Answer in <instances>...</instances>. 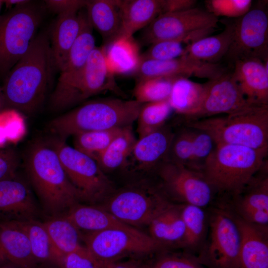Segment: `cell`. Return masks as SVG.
I'll list each match as a JSON object with an SVG mask.
<instances>
[{"instance_id": "6da1fadb", "label": "cell", "mask_w": 268, "mask_h": 268, "mask_svg": "<svg viewBox=\"0 0 268 268\" xmlns=\"http://www.w3.org/2000/svg\"><path fill=\"white\" fill-rule=\"evenodd\" d=\"M56 69L48 35L36 36L25 54L4 77L7 107L30 115L43 103Z\"/></svg>"}, {"instance_id": "7a4b0ae2", "label": "cell", "mask_w": 268, "mask_h": 268, "mask_svg": "<svg viewBox=\"0 0 268 268\" xmlns=\"http://www.w3.org/2000/svg\"><path fill=\"white\" fill-rule=\"evenodd\" d=\"M25 162L30 182L49 212L54 214L69 209L82 200L50 144H34Z\"/></svg>"}, {"instance_id": "3957f363", "label": "cell", "mask_w": 268, "mask_h": 268, "mask_svg": "<svg viewBox=\"0 0 268 268\" xmlns=\"http://www.w3.org/2000/svg\"><path fill=\"white\" fill-rule=\"evenodd\" d=\"M183 125L205 132L215 144L268 150V104L249 101L234 113L184 120Z\"/></svg>"}, {"instance_id": "277c9868", "label": "cell", "mask_w": 268, "mask_h": 268, "mask_svg": "<svg viewBox=\"0 0 268 268\" xmlns=\"http://www.w3.org/2000/svg\"><path fill=\"white\" fill-rule=\"evenodd\" d=\"M268 150L215 144L201 171L214 192L239 195L268 161Z\"/></svg>"}, {"instance_id": "5b68a950", "label": "cell", "mask_w": 268, "mask_h": 268, "mask_svg": "<svg viewBox=\"0 0 268 268\" xmlns=\"http://www.w3.org/2000/svg\"><path fill=\"white\" fill-rule=\"evenodd\" d=\"M141 105L135 100H92L54 119L49 127L57 138L66 140L79 133L132 126Z\"/></svg>"}, {"instance_id": "8992f818", "label": "cell", "mask_w": 268, "mask_h": 268, "mask_svg": "<svg viewBox=\"0 0 268 268\" xmlns=\"http://www.w3.org/2000/svg\"><path fill=\"white\" fill-rule=\"evenodd\" d=\"M42 18V10L31 1L0 15V76L4 77L27 51Z\"/></svg>"}, {"instance_id": "52a82bcc", "label": "cell", "mask_w": 268, "mask_h": 268, "mask_svg": "<svg viewBox=\"0 0 268 268\" xmlns=\"http://www.w3.org/2000/svg\"><path fill=\"white\" fill-rule=\"evenodd\" d=\"M218 17L207 10L191 9L159 14L144 28L141 39L151 45L164 40H181L188 45L207 36L217 27Z\"/></svg>"}, {"instance_id": "ba28073f", "label": "cell", "mask_w": 268, "mask_h": 268, "mask_svg": "<svg viewBox=\"0 0 268 268\" xmlns=\"http://www.w3.org/2000/svg\"><path fill=\"white\" fill-rule=\"evenodd\" d=\"M50 144L82 200L95 202L109 196L112 183L92 157L56 138Z\"/></svg>"}, {"instance_id": "9c48e42d", "label": "cell", "mask_w": 268, "mask_h": 268, "mask_svg": "<svg viewBox=\"0 0 268 268\" xmlns=\"http://www.w3.org/2000/svg\"><path fill=\"white\" fill-rule=\"evenodd\" d=\"M207 245L198 260L207 268H239L241 234L235 215L224 208L212 211Z\"/></svg>"}, {"instance_id": "30bf717a", "label": "cell", "mask_w": 268, "mask_h": 268, "mask_svg": "<svg viewBox=\"0 0 268 268\" xmlns=\"http://www.w3.org/2000/svg\"><path fill=\"white\" fill-rule=\"evenodd\" d=\"M82 238L93 254L109 264L124 256L150 254L163 245L131 226L87 233Z\"/></svg>"}, {"instance_id": "8fae6325", "label": "cell", "mask_w": 268, "mask_h": 268, "mask_svg": "<svg viewBox=\"0 0 268 268\" xmlns=\"http://www.w3.org/2000/svg\"><path fill=\"white\" fill-rule=\"evenodd\" d=\"M265 5L251 7L232 22V40L224 57L229 64L247 58L268 60V16Z\"/></svg>"}, {"instance_id": "7c38bea8", "label": "cell", "mask_w": 268, "mask_h": 268, "mask_svg": "<svg viewBox=\"0 0 268 268\" xmlns=\"http://www.w3.org/2000/svg\"><path fill=\"white\" fill-rule=\"evenodd\" d=\"M168 203L158 191L135 187L123 189L109 196L104 208L127 225H149Z\"/></svg>"}, {"instance_id": "4fadbf2b", "label": "cell", "mask_w": 268, "mask_h": 268, "mask_svg": "<svg viewBox=\"0 0 268 268\" xmlns=\"http://www.w3.org/2000/svg\"><path fill=\"white\" fill-rule=\"evenodd\" d=\"M155 170L165 192L184 204L203 208L212 201L214 191L201 172L166 160Z\"/></svg>"}, {"instance_id": "5bb4252c", "label": "cell", "mask_w": 268, "mask_h": 268, "mask_svg": "<svg viewBox=\"0 0 268 268\" xmlns=\"http://www.w3.org/2000/svg\"><path fill=\"white\" fill-rule=\"evenodd\" d=\"M201 104L190 118L195 120L220 114L234 113L246 105L248 101L232 73L226 71L217 77L208 80Z\"/></svg>"}, {"instance_id": "9a60e30c", "label": "cell", "mask_w": 268, "mask_h": 268, "mask_svg": "<svg viewBox=\"0 0 268 268\" xmlns=\"http://www.w3.org/2000/svg\"><path fill=\"white\" fill-rule=\"evenodd\" d=\"M218 64L194 60L184 55L169 60H141L134 73L137 80L155 77H186L214 79L225 72Z\"/></svg>"}, {"instance_id": "2e32d148", "label": "cell", "mask_w": 268, "mask_h": 268, "mask_svg": "<svg viewBox=\"0 0 268 268\" xmlns=\"http://www.w3.org/2000/svg\"><path fill=\"white\" fill-rule=\"evenodd\" d=\"M268 165L267 162L236 199L238 216L253 225L267 227L268 223Z\"/></svg>"}, {"instance_id": "e0dca14e", "label": "cell", "mask_w": 268, "mask_h": 268, "mask_svg": "<svg viewBox=\"0 0 268 268\" xmlns=\"http://www.w3.org/2000/svg\"><path fill=\"white\" fill-rule=\"evenodd\" d=\"M37 210L28 184L17 174L0 181V221L31 219Z\"/></svg>"}, {"instance_id": "ac0fdd59", "label": "cell", "mask_w": 268, "mask_h": 268, "mask_svg": "<svg viewBox=\"0 0 268 268\" xmlns=\"http://www.w3.org/2000/svg\"><path fill=\"white\" fill-rule=\"evenodd\" d=\"M174 132L166 124L136 140L129 158L137 170H155L166 160ZM128 159V160H129Z\"/></svg>"}, {"instance_id": "d6986e66", "label": "cell", "mask_w": 268, "mask_h": 268, "mask_svg": "<svg viewBox=\"0 0 268 268\" xmlns=\"http://www.w3.org/2000/svg\"><path fill=\"white\" fill-rule=\"evenodd\" d=\"M268 64L257 58L234 63L232 76L248 101L268 104Z\"/></svg>"}, {"instance_id": "ffe728a7", "label": "cell", "mask_w": 268, "mask_h": 268, "mask_svg": "<svg viewBox=\"0 0 268 268\" xmlns=\"http://www.w3.org/2000/svg\"><path fill=\"white\" fill-rule=\"evenodd\" d=\"M0 260L21 268H34L37 263L22 221H0Z\"/></svg>"}, {"instance_id": "44dd1931", "label": "cell", "mask_w": 268, "mask_h": 268, "mask_svg": "<svg viewBox=\"0 0 268 268\" xmlns=\"http://www.w3.org/2000/svg\"><path fill=\"white\" fill-rule=\"evenodd\" d=\"M235 217L241 234L239 268H268V227Z\"/></svg>"}, {"instance_id": "7402d4cb", "label": "cell", "mask_w": 268, "mask_h": 268, "mask_svg": "<svg viewBox=\"0 0 268 268\" xmlns=\"http://www.w3.org/2000/svg\"><path fill=\"white\" fill-rule=\"evenodd\" d=\"M119 1L87 0L85 9L88 19L93 28L102 36L105 46L121 36L122 24Z\"/></svg>"}, {"instance_id": "603a6c76", "label": "cell", "mask_w": 268, "mask_h": 268, "mask_svg": "<svg viewBox=\"0 0 268 268\" xmlns=\"http://www.w3.org/2000/svg\"><path fill=\"white\" fill-rule=\"evenodd\" d=\"M163 3V0H119L121 36H133L137 31L148 26L162 14Z\"/></svg>"}, {"instance_id": "cb8c5ba5", "label": "cell", "mask_w": 268, "mask_h": 268, "mask_svg": "<svg viewBox=\"0 0 268 268\" xmlns=\"http://www.w3.org/2000/svg\"><path fill=\"white\" fill-rule=\"evenodd\" d=\"M105 46L106 63L113 75L134 74L141 62V55L138 43L133 36H119Z\"/></svg>"}, {"instance_id": "d4e9b609", "label": "cell", "mask_w": 268, "mask_h": 268, "mask_svg": "<svg viewBox=\"0 0 268 268\" xmlns=\"http://www.w3.org/2000/svg\"><path fill=\"white\" fill-rule=\"evenodd\" d=\"M80 27L78 12L58 15L52 29L50 46L56 68L59 71L66 62Z\"/></svg>"}, {"instance_id": "484cf974", "label": "cell", "mask_w": 268, "mask_h": 268, "mask_svg": "<svg viewBox=\"0 0 268 268\" xmlns=\"http://www.w3.org/2000/svg\"><path fill=\"white\" fill-rule=\"evenodd\" d=\"M206 90V84L179 77L173 82L168 101L173 111L184 119L192 117L200 107Z\"/></svg>"}, {"instance_id": "4316f807", "label": "cell", "mask_w": 268, "mask_h": 268, "mask_svg": "<svg viewBox=\"0 0 268 268\" xmlns=\"http://www.w3.org/2000/svg\"><path fill=\"white\" fill-rule=\"evenodd\" d=\"M233 30L232 22L226 23L224 30L220 33L204 37L187 45L185 55L194 60L218 64L229 50Z\"/></svg>"}, {"instance_id": "83f0119b", "label": "cell", "mask_w": 268, "mask_h": 268, "mask_svg": "<svg viewBox=\"0 0 268 268\" xmlns=\"http://www.w3.org/2000/svg\"><path fill=\"white\" fill-rule=\"evenodd\" d=\"M65 216L80 231L87 233L130 226L118 220L104 208L78 203L70 207Z\"/></svg>"}, {"instance_id": "f1b7e54d", "label": "cell", "mask_w": 268, "mask_h": 268, "mask_svg": "<svg viewBox=\"0 0 268 268\" xmlns=\"http://www.w3.org/2000/svg\"><path fill=\"white\" fill-rule=\"evenodd\" d=\"M150 235L162 244L181 245L185 233L184 223L179 207L169 203L149 224Z\"/></svg>"}, {"instance_id": "f546056e", "label": "cell", "mask_w": 268, "mask_h": 268, "mask_svg": "<svg viewBox=\"0 0 268 268\" xmlns=\"http://www.w3.org/2000/svg\"><path fill=\"white\" fill-rule=\"evenodd\" d=\"M43 223L55 250L54 264L81 245L80 231L65 215L54 217Z\"/></svg>"}, {"instance_id": "4dcf8cb0", "label": "cell", "mask_w": 268, "mask_h": 268, "mask_svg": "<svg viewBox=\"0 0 268 268\" xmlns=\"http://www.w3.org/2000/svg\"><path fill=\"white\" fill-rule=\"evenodd\" d=\"M78 13L81 20L80 31L60 71L61 74L72 73L80 70L96 47L93 28L88 19L86 10L82 9Z\"/></svg>"}, {"instance_id": "1f68e13d", "label": "cell", "mask_w": 268, "mask_h": 268, "mask_svg": "<svg viewBox=\"0 0 268 268\" xmlns=\"http://www.w3.org/2000/svg\"><path fill=\"white\" fill-rule=\"evenodd\" d=\"M136 140L132 126L124 127L95 161L104 172L126 167Z\"/></svg>"}, {"instance_id": "d6a6232c", "label": "cell", "mask_w": 268, "mask_h": 268, "mask_svg": "<svg viewBox=\"0 0 268 268\" xmlns=\"http://www.w3.org/2000/svg\"><path fill=\"white\" fill-rule=\"evenodd\" d=\"M173 111L168 100L142 104L136 120L138 138L165 125Z\"/></svg>"}, {"instance_id": "836d02e7", "label": "cell", "mask_w": 268, "mask_h": 268, "mask_svg": "<svg viewBox=\"0 0 268 268\" xmlns=\"http://www.w3.org/2000/svg\"><path fill=\"white\" fill-rule=\"evenodd\" d=\"M181 212L185 228V233L181 245L194 249L203 239L206 228V217L202 207L183 204Z\"/></svg>"}, {"instance_id": "e575fe53", "label": "cell", "mask_w": 268, "mask_h": 268, "mask_svg": "<svg viewBox=\"0 0 268 268\" xmlns=\"http://www.w3.org/2000/svg\"><path fill=\"white\" fill-rule=\"evenodd\" d=\"M36 262L54 263L55 252L43 222L33 219L22 221Z\"/></svg>"}, {"instance_id": "d590c367", "label": "cell", "mask_w": 268, "mask_h": 268, "mask_svg": "<svg viewBox=\"0 0 268 268\" xmlns=\"http://www.w3.org/2000/svg\"><path fill=\"white\" fill-rule=\"evenodd\" d=\"M124 128L79 133L73 136V147L95 160Z\"/></svg>"}, {"instance_id": "8d00e7d4", "label": "cell", "mask_w": 268, "mask_h": 268, "mask_svg": "<svg viewBox=\"0 0 268 268\" xmlns=\"http://www.w3.org/2000/svg\"><path fill=\"white\" fill-rule=\"evenodd\" d=\"M177 78L155 77L137 80L134 89V100L141 104L168 100Z\"/></svg>"}, {"instance_id": "74e56055", "label": "cell", "mask_w": 268, "mask_h": 268, "mask_svg": "<svg viewBox=\"0 0 268 268\" xmlns=\"http://www.w3.org/2000/svg\"><path fill=\"white\" fill-rule=\"evenodd\" d=\"M193 150L192 130L184 126L174 132L166 160L191 169Z\"/></svg>"}, {"instance_id": "f35d334b", "label": "cell", "mask_w": 268, "mask_h": 268, "mask_svg": "<svg viewBox=\"0 0 268 268\" xmlns=\"http://www.w3.org/2000/svg\"><path fill=\"white\" fill-rule=\"evenodd\" d=\"M56 265L61 268H108L110 264L99 259L85 246L81 245L61 257Z\"/></svg>"}, {"instance_id": "ab89813d", "label": "cell", "mask_w": 268, "mask_h": 268, "mask_svg": "<svg viewBox=\"0 0 268 268\" xmlns=\"http://www.w3.org/2000/svg\"><path fill=\"white\" fill-rule=\"evenodd\" d=\"M206 10L215 16L239 18L251 8V0H207L205 1Z\"/></svg>"}, {"instance_id": "60d3db41", "label": "cell", "mask_w": 268, "mask_h": 268, "mask_svg": "<svg viewBox=\"0 0 268 268\" xmlns=\"http://www.w3.org/2000/svg\"><path fill=\"white\" fill-rule=\"evenodd\" d=\"M181 40H164L150 45L149 48L141 55V60H169L185 55L186 47Z\"/></svg>"}, {"instance_id": "b9f144b4", "label": "cell", "mask_w": 268, "mask_h": 268, "mask_svg": "<svg viewBox=\"0 0 268 268\" xmlns=\"http://www.w3.org/2000/svg\"><path fill=\"white\" fill-rule=\"evenodd\" d=\"M191 129L193 148L191 169L201 172L206 160L214 148L215 143L205 132Z\"/></svg>"}, {"instance_id": "7bdbcfd3", "label": "cell", "mask_w": 268, "mask_h": 268, "mask_svg": "<svg viewBox=\"0 0 268 268\" xmlns=\"http://www.w3.org/2000/svg\"><path fill=\"white\" fill-rule=\"evenodd\" d=\"M150 268H205L198 258L187 255H169L158 259Z\"/></svg>"}, {"instance_id": "ee69618b", "label": "cell", "mask_w": 268, "mask_h": 268, "mask_svg": "<svg viewBox=\"0 0 268 268\" xmlns=\"http://www.w3.org/2000/svg\"><path fill=\"white\" fill-rule=\"evenodd\" d=\"M19 164L17 153L12 148H0V181L17 174Z\"/></svg>"}, {"instance_id": "f6af8a7d", "label": "cell", "mask_w": 268, "mask_h": 268, "mask_svg": "<svg viewBox=\"0 0 268 268\" xmlns=\"http://www.w3.org/2000/svg\"><path fill=\"white\" fill-rule=\"evenodd\" d=\"M87 0H46V7L58 15L77 13L85 8Z\"/></svg>"}, {"instance_id": "bcb514c9", "label": "cell", "mask_w": 268, "mask_h": 268, "mask_svg": "<svg viewBox=\"0 0 268 268\" xmlns=\"http://www.w3.org/2000/svg\"><path fill=\"white\" fill-rule=\"evenodd\" d=\"M194 0H163L162 13L183 11L195 7Z\"/></svg>"}, {"instance_id": "7dc6e473", "label": "cell", "mask_w": 268, "mask_h": 268, "mask_svg": "<svg viewBox=\"0 0 268 268\" xmlns=\"http://www.w3.org/2000/svg\"><path fill=\"white\" fill-rule=\"evenodd\" d=\"M108 268H142L137 264L133 262H125L111 264Z\"/></svg>"}, {"instance_id": "c3c4849f", "label": "cell", "mask_w": 268, "mask_h": 268, "mask_svg": "<svg viewBox=\"0 0 268 268\" xmlns=\"http://www.w3.org/2000/svg\"><path fill=\"white\" fill-rule=\"evenodd\" d=\"M30 1L28 0H3V3H5L7 8H9L13 6L15 7L17 5L25 4Z\"/></svg>"}, {"instance_id": "681fc988", "label": "cell", "mask_w": 268, "mask_h": 268, "mask_svg": "<svg viewBox=\"0 0 268 268\" xmlns=\"http://www.w3.org/2000/svg\"><path fill=\"white\" fill-rule=\"evenodd\" d=\"M8 109L7 107L1 87L0 86V113Z\"/></svg>"}, {"instance_id": "f907efd6", "label": "cell", "mask_w": 268, "mask_h": 268, "mask_svg": "<svg viewBox=\"0 0 268 268\" xmlns=\"http://www.w3.org/2000/svg\"><path fill=\"white\" fill-rule=\"evenodd\" d=\"M3 3V0H0V9L2 4Z\"/></svg>"}, {"instance_id": "816d5d0a", "label": "cell", "mask_w": 268, "mask_h": 268, "mask_svg": "<svg viewBox=\"0 0 268 268\" xmlns=\"http://www.w3.org/2000/svg\"><path fill=\"white\" fill-rule=\"evenodd\" d=\"M0 268H12L8 267L0 266Z\"/></svg>"}, {"instance_id": "f5cc1de1", "label": "cell", "mask_w": 268, "mask_h": 268, "mask_svg": "<svg viewBox=\"0 0 268 268\" xmlns=\"http://www.w3.org/2000/svg\"></svg>"}]
</instances>
